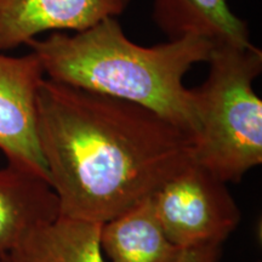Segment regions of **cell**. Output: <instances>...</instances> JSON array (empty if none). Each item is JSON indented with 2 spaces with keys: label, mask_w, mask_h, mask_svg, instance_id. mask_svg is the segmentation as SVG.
I'll return each instance as SVG.
<instances>
[{
  "label": "cell",
  "mask_w": 262,
  "mask_h": 262,
  "mask_svg": "<svg viewBox=\"0 0 262 262\" xmlns=\"http://www.w3.org/2000/svg\"><path fill=\"white\" fill-rule=\"evenodd\" d=\"M221 245H202V247L185 249L179 262H219Z\"/></svg>",
  "instance_id": "11"
},
{
  "label": "cell",
  "mask_w": 262,
  "mask_h": 262,
  "mask_svg": "<svg viewBox=\"0 0 262 262\" xmlns=\"http://www.w3.org/2000/svg\"><path fill=\"white\" fill-rule=\"evenodd\" d=\"M37 114L62 215L104 224L149 198L193 160L191 136L157 113L47 77Z\"/></svg>",
  "instance_id": "1"
},
{
  "label": "cell",
  "mask_w": 262,
  "mask_h": 262,
  "mask_svg": "<svg viewBox=\"0 0 262 262\" xmlns=\"http://www.w3.org/2000/svg\"><path fill=\"white\" fill-rule=\"evenodd\" d=\"M101 247L112 262H179L183 251L164 232L150 196L102 224Z\"/></svg>",
  "instance_id": "8"
},
{
  "label": "cell",
  "mask_w": 262,
  "mask_h": 262,
  "mask_svg": "<svg viewBox=\"0 0 262 262\" xmlns=\"http://www.w3.org/2000/svg\"><path fill=\"white\" fill-rule=\"evenodd\" d=\"M44 79L41 62L33 51L18 57L0 52V150L10 165L49 182L37 114L39 88Z\"/></svg>",
  "instance_id": "5"
},
{
  "label": "cell",
  "mask_w": 262,
  "mask_h": 262,
  "mask_svg": "<svg viewBox=\"0 0 262 262\" xmlns=\"http://www.w3.org/2000/svg\"><path fill=\"white\" fill-rule=\"evenodd\" d=\"M58 215L60 203L47 180L10 164L0 169V260Z\"/></svg>",
  "instance_id": "7"
},
{
  "label": "cell",
  "mask_w": 262,
  "mask_h": 262,
  "mask_svg": "<svg viewBox=\"0 0 262 262\" xmlns=\"http://www.w3.org/2000/svg\"><path fill=\"white\" fill-rule=\"evenodd\" d=\"M101 228L98 222L60 214L32 231L9 257L15 262H106Z\"/></svg>",
  "instance_id": "10"
},
{
  "label": "cell",
  "mask_w": 262,
  "mask_h": 262,
  "mask_svg": "<svg viewBox=\"0 0 262 262\" xmlns=\"http://www.w3.org/2000/svg\"><path fill=\"white\" fill-rule=\"evenodd\" d=\"M227 183L192 160L150 195L159 224L182 250L221 245L241 222Z\"/></svg>",
  "instance_id": "4"
},
{
  "label": "cell",
  "mask_w": 262,
  "mask_h": 262,
  "mask_svg": "<svg viewBox=\"0 0 262 262\" xmlns=\"http://www.w3.org/2000/svg\"><path fill=\"white\" fill-rule=\"evenodd\" d=\"M27 45L49 79L136 103L191 139L194 135L193 93L183 78L194 64L208 62L210 39L188 34L142 47L126 37L117 17H110L81 32H54Z\"/></svg>",
  "instance_id": "2"
},
{
  "label": "cell",
  "mask_w": 262,
  "mask_h": 262,
  "mask_svg": "<svg viewBox=\"0 0 262 262\" xmlns=\"http://www.w3.org/2000/svg\"><path fill=\"white\" fill-rule=\"evenodd\" d=\"M0 262H15V261L11 260L9 256H6L5 258H3V260H0Z\"/></svg>",
  "instance_id": "12"
},
{
  "label": "cell",
  "mask_w": 262,
  "mask_h": 262,
  "mask_svg": "<svg viewBox=\"0 0 262 262\" xmlns=\"http://www.w3.org/2000/svg\"><path fill=\"white\" fill-rule=\"evenodd\" d=\"M131 0H0V51L28 44L44 32H81L118 17Z\"/></svg>",
  "instance_id": "6"
},
{
  "label": "cell",
  "mask_w": 262,
  "mask_h": 262,
  "mask_svg": "<svg viewBox=\"0 0 262 262\" xmlns=\"http://www.w3.org/2000/svg\"><path fill=\"white\" fill-rule=\"evenodd\" d=\"M209 73L192 89L194 163L222 182H238L262 163V101L253 84L262 72V51L215 41Z\"/></svg>",
  "instance_id": "3"
},
{
  "label": "cell",
  "mask_w": 262,
  "mask_h": 262,
  "mask_svg": "<svg viewBox=\"0 0 262 262\" xmlns=\"http://www.w3.org/2000/svg\"><path fill=\"white\" fill-rule=\"evenodd\" d=\"M152 18L169 40L192 34L214 42L251 44L248 25L227 0H155Z\"/></svg>",
  "instance_id": "9"
}]
</instances>
